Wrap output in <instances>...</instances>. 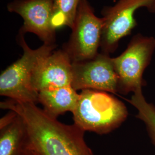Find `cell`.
<instances>
[{"label":"cell","instance_id":"8","mask_svg":"<svg viewBox=\"0 0 155 155\" xmlns=\"http://www.w3.org/2000/svg\"><path fill=\"white\" fill-rule=\"evenodd\" d=\"M72 74L71 86L76 91L117 93L118 76L110 55L101 52L87 61L72 63Z\"/></svg>","mask_w":155,"mask_h":155},{"label":"cell","instance_id":"5","mask_svg":"<svg viewBox=\"0 0 155 155\" xmlns=\"http://www.w3.org/2000/svg\"><path fill=\"white\" fill-rule=\"evenodd\" d=\"M103 21L88 0H82L68 41L62 47L72 63L87 61L99 54Z\"/></svg>","mask_w":155,"mask_h":155},{"label":"cell","instance_id":"11","mask_svg":"<svg viewBox=\"0 0 155 155\" xmlns=\"http://www.w3.org/2000/svg\"><path fill=\"white\" fill-rule=\"evenodd\" d=\"M27 140L22 118L17 114L15 119L0 127V155H20Z\"/></svg>","mask_w":155,"mask_h":155},{"label":"cell","instance_id":"7","mask_svg":"<svg viewBox=\"0 0 155 155\" xmlns=\"http://www.w3.org/2000/svg\"><path fill=\"white\" fill-rule=\"evenodd\" d=\"M53 6L54 0H13L6 8L23 19L18 33H33L43 44L53 45L56 40V29L52 25Z\"/></svg>","mask_w":155,"mask_h":155},{"label":"cell","instance_id":"10","mask_svg":"<svg viewBox=\"0 0 155 155\" xmlns=\"http://www.w3.org/2000/svg\"><path fill=\"white\" fill-rule=\"evenodd\" d=\"M80 94L71 86L45 89L39 91L38 103L50 116L58 117L75 109Z\"/></svg>","mask_w":155,"mask_h":155},{"label":"cell","instance_id":"2","mask_svg":"<svg viewBox=\"0 0 155 155\" xmlns=\"http://www.w3.org/2000/svg\"><path fill=\"white\" fill-rule=\"evenodd\" d=\"M72 111L74 124L84 132L110 133L127 118L125 105L105 91L83 90Z\"/></svg>","mask_w":155,"mask_h":155},{"label":"cell","instance_id":"9","mask_svg":"<svg viewBox=\"0 0 155 155\" xmlns=\"http://www.w3.org/2000/svg\"><path fill=\"white\" fill-rule=\"evenodd\" d=\"M72 62L62 50H55L39 62L33 72L32 86L39 93L45 89L71 86Z\"/></svg>","mask_w":155,"mask_h":155},{"label":"cell","instance_id":"15","mask_svg":"<svg viewBox=\"0 0 155 155\" xmlns=\"http://www.w3.org/2000/svg\"></svg>","mask_w":155,"mask_h":155},{"label":"cell","instance_id":"6","mask_svg":"<svg viewBox=\"0 0 155 155\" xmlns=\"http://www.w3.org/2000/svg\"><path fill=\"white\" fill-rule=\"evenodd\" d=\"M141 8L155 13V0H118L115 5L103 8L101 52L110 55L116 51L121 39L137 25L134 13Z\"/></svg>","mask_w":155,"mask_h":155},{"label":"cell","instance_id":"13","mask_svg":"<svg viewBox=\"0 0 155 155\" xmlns=\"http://www.w3.org/2000/svg\"><path fill=\"white\" fill-rule=\"evenodd\" d=\"M82 0H54L52 25L56 29H71Z\"/></svg>","mask_w":155,"mask_h":155},{"label":"cell","instance_id":"1","mask_svg":"<svg viewBox=\"0 0 155 155\" xmlns=\"http://www.w3.org/2000/svg\"><path fill=\"white\" fill-rule=\"evenodd\" d=\"M0 106L22 118L27 142L38 155H94L85 141L84 131L75 124H63L35 104L8 99Z\"/></svg>","mask_w":155,"mask_h":155},{"label":"cell","instance_id":"4","mask_svg":"<svg viewBox=\"0 0 155 155\" xmlns=\"http://www.w3.org/2000/svg\"><path fill=\"white\" fill-rule=\"evenodd\" d=\"M155 51V38L138 33L120 55L112 58L118 79V93L126 95L143 89V74Z\"/></svg>","mask_w":155,"mask_h":155},{"label":"cell","instance_id":"14","mask_svg":"<svg viewBox=\"0 0 155 155\" xmlns=\"http://www.w3.org/2000/svg\"><path fill=\"white\" fill-rule=\"evenodd\" d=\"M20 155H39L35 150L32 148V147L28 144L26 140V143L24 145L21 152Z\"/></svg>","mask_w":155,"mask_h":155},{"label":"cell","instance_id":"12","mask_svg":"<svg viewBox=\"0 0 155 155\" xmlns=\"http://www.w3.org/2000/svg\"><path fill=\"white\" fill-rule=\"evenodd\" d=\"M127 101L137 110L136 117L144 123L150 140L155 147V106L147 101L143 89L133 93Z\"/></svg>","mask_w":155,"mask_h":155},{"label":"cell","instance_id":"3","mask_svg":"<svg viewBox=\"0 0 155 155\" xmlns=\"http://www.w3.org/2000/svg\"><path fill=\"white\" fill-rule=\"evenodd\" d=\"M24 35L18 33L17 41L23 54L8 67L0 75V95L17 101L38 104L39 93L33 90L32 78L39 62L56 48L57 45H43L32 49L27 45Z\"/></svg>","mask_w":155,"mask_h":155}]
</instances>
